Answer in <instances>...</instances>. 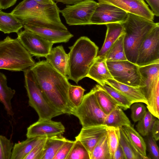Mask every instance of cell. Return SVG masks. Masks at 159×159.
I'll return each instance as SVG.
<instances>
[{
    "instance_id": "obj_1",
    "label": "cell",
    "mask_w": 159,
    "mask_h": 159,
    "mask_svg": "<svg viewBox=\"0 0 159 159\" xmlns=\"http://www.w3.org/2000/svg\"><path fill=\"white\" fill-rule=\"evenodd\" d=\"M29 68L51 103L63 114L74 115L76 108L68 97L71 84L67 77L57 72L45 60L35 63Z\"/></svg>"
},
{
    "instance_id": "obj_2",
    "label": "cell",
    "mask_w": 159,
    "mask_h": 159,
    "mask_svg": "<svg viewBox=\"0 0 159 159\" xmlns=\"http://www.w3.org/2000/svg\"><path fill=\"white\" fill-rule=\"evenodd\" d=\"M60 11L54 1L48 4H42L34 0H23L11 13L23 25L31 24L60 30H68L61 21Z\"/></svg>"
},
{
    "instance_id": "obj_3",
    "label": "cell",
    "mask_w": 159,
    "mask_h": 159,
    "mask_svg": "<svg viewBox=\"0 0 159 159\" xmlns=\"http://www.w3.org/2000/svg\"><path fill=\"white\" fill-rule=\"evenodd\" d=\"M69 48L67 77L77 84L87 76L97 56L98 48L89 38L83 36Z\"/></svg>"
},
{
    "instance_id": "obj_4",
    "label": "cell",
    "mask_w": 159,
    "mask_h": 159,
    "mask_svg": "<svg viewBox=\"0 0 159 159\" xmlns=\"http://www.w3.org/2000/svg\"><path fill=\"white\" fill-rule=\"evenodd\" d=\"M122 24L126 58L127 60L136 64L139 50L142 42L152 30L159 25V23L128 13L127 20Z\"/></svg>"
},
{
    "instance_id": "obj_5",
    "label": "cell",
    "mask_w": 159,
    "mask_h": 159,
    "mask_svg": "<svg viewBox=\"0 0 159 159\" xmlns=\"http://www.w3.org/2000/svg\"><path fill=\"white\" fill-rule=\"evenodd\" d=\"M35 63L31 55L17 38L8 36L0 41V69L23 71Z\"/></svg>"
},
{
    "instance_id": "obj_6",
    "label": "cell",
    "mask_w": 159,
    "mask_h": 159,
    "mask_svg": "<svg viewBox=\"0 0 159 159\" xmlns=\"http://www.w3.org/2000/svg\"><path fill=\"white\" fill-rule=\"evenodd\" d=\"M23 71L25 87L29 98V104L37 113L39 117L38 120L51 119L63 114L49 101L30 68Z\"/></svg>"
},
{
    "instance_id": "obj_7",
    "label": "cell",
    "mask_w": 159,
    "mask_h": 159,
    "mask_svg": "<svg viewBox=\"0 0 159 159\" xmlns=\"http://www.w3.org/2000/svg\"><path fill=\"white\" fill-rule=\"evenodd\" d=\"M74 116L82 127L103 124L107 116L100 107L93 88L84 95L82 103L76 108Z\"/></svg>"
},
{
    "instance_id": "obj_8",
    "label": "cell",
    "mask_w": 159,
    "mask_h": 159,
    "mask_svg": "<svg viewBox=\"0 0 159 159\" xmlns=\"http://www.w3.org/2000/svg\"><path fill=\"white\" fill-rule=\"evenodd\" d=\"M98 4L93 0H84L67 5L60 13L69 25H90L92 16Z\"/></svg>"
},
{
    "instance_id": "obj_9",
    "label": "cell",
    "mask_w": 159,
    "mask_h": 159,
    "mask_svg": "<svg viewBox=\"0 0 159 159\" xmlns=\"http://www.w3.org/2000/svg\"><path fill=\"white\" fill-rule=\"evenodd\" d=\"M113 79L120 83L134 87H140L141 77L139 66L126 60L107 61Z\"/></svg>"
},
{
    "instance_id": "obj_10",
    "label": "cell",
    "mask_w": 159,
    "mask_h": 159,
    "mask_svg": "<svg viewBox=\"0 0 159 159\" xmlns=\"http://www.w3.org/2000/svg\"><path fill=\"white\" fill-rule=\"evenodd\" d=\"M159 63V25L154 28L141 44L136 64L139 66Z\"/></svg>"
},
{
    "instance_id": "obj_11",
    "label": "cell",
    "mask_w": 159,
    "mask_h": 159,
    "mask_svg": "<svg viewBox=\"0 0 159 159\" xmlns=\"http://www.w3.org/2000/svg\"><path fill=\"white\" fill-rule=\"evenodd\" d=\"M17 39L30 54L36 58L45 57L54 44L37 34L27 30L17 33Z\"/></svg>"
},
{
    "instance_id": "obj_12",
    "label": "cell",
    "mask_w": 159,
    "mask_h": 159,
    "mask_svg": "<svg viewBox=\"0 0 159 159\" xmlns=\"http://www.w3.org/2000/svg\"><path fill=\"white\" fill-rule=\"evenodd\" d=\"M128 16V13L115 6L98 2L91 19L90 25L122 23L127 20Z\"/></svg>"
},
{
    "instance_id": "obj_13",
    "label": "cell",
    "mask_w": 159,
    "mask_h": 159,
    "mask_svg": "<svg viewBox=\"0 0 159 159\" xmlns=\"http://www.w3.org/2000/svg\"><path fill=\"white\" fill-rule=\"evenodd\" d=\"M65 131V127L60 122L38 120L27 128L26 136L27 138L48 137L62 135Z\"/></svg>"
},
{
    "instance_id": "obj_14",
    "label": "cell",
    "mask_w": 159,
    "mask_h": 159,
    "mask_svg": "<svg viewBox=\"0 0 159 159\" xmlns=\"http://www.w3.org/2000/svg\"><path fill=\"white\" fill-rule=\"evenodd\" d=\"M110 4L130 13L153 21L154 15L144 0H97Z\"/></svg>"
},
{
    "instance_id": "obj_15",
    "label": "cell",
    "mask_w": 159,
    "mask_h": 159,
    "mask_svg": "<svg viewBox=\"0 0 159 159\" xmlns=\"http://www.w3.org/2000/svg\"><path fill=\"white\" fill-rule=\"evenodd\" d=\"M108 126L102 124L82 127L80 133L75 137L88 151L90 157L95 145L102 136L107 132Z\"/></svg>"
},
{
    "instance_id": "obj_16",
    "label": "cell",
    "mask_w": 159,
    "mask_h": 159,
    "mask_svg": "<svg viewBox=\"0 0 159 159\" xmlns=\"http://www.w3.org/2000/svg\"><path fill=\"white\" fill-rule=\"evenodd\" d=\"M139 70L141 79L140 87L147 100L159 84V63L139 66Z\"/></svg>"
},
{
    "instance_id": "obj_17",
    "label": "cell",
    "mask_w": 159,
    "mask_h": 159,
    "mask_svg": "<svg viewBox=\"0 0 159 159\" xmlns=\"http://www.w3.org/2000/svg\"><path fill=\"white\" fill-rule=\"evenodd\" d=\"M23 26L24 29L33 32L53 44L67 43L74 36L68 30H60L28 24Z\"/></svg>"
},
{
    "instance_id": "obj_18",
    "label": "cell",
    "mask_w": 159,
    "mask_h": 159,
    "mask_svg": "<svg viewBox=\"0 0 159 159\" xmlns=\"http://www.w3.org/2000/svg\"><path fill=\"white\" fill-rule=\"evenodd\" d=\"M46 61L57 72L65 76L68 73V54L62 45L52 48L46 56Z\"/></svg>"
},
{
    "instance_id": "obj_19",
    "label": "cell",
    "mask_w": 159,
    "mask_h": 159,
    "mask_svg": "<svg viewBox=\"0 0 159 159\" xmlns=\"http://www.w3.org/2000/svg\"><path fill=\"white\" fill-rule=\"evenodd\" d=\"M86 77L94 80L101 86L106 83L108 80L113 79L106 58L99 57L95 58Z\"/></svg>"
},
{
    "instance_id": "obj_20",
    "label": "cell",
    "mask_w": 159,
    "mask_h": 159,
    "mask_svg": "<svg viewBox=\"0 0 159 159\" xmlns=\"http://www.w3.org/2000/svg\"><path fill=\"white\" fill-rule=\"evenodd\" d=\"M107 27L103 45L96 57L105 58L108 51L118 39L124 33L122 23H116L105 25Z\"/></svg>"
},
{
    "instance_id": "obj_21",
    "label": "cell",
    "mask_w": 159,
    "mask_h": 159,
    "mask_svg": "<svg viewBox=\"0 0 159 159\" xmlns=\"http://www.w3.org/2000/svg\"><path fill=\"white\" fill-rule=\"evenodd\" d=\"M126 96L134 103L142 102L147 104L145 94L140 87H136L119 82L113 79L108 80L106 83Z\"/></svg>"
},
{
    "instance_id": "obj_22",
    "label": "cell",
    "mask_w": 159,
    "mask_h": 159,
    "mask_svg": "<svg viewBox=\"0 0 159 159\" xmlns=\"http://www.w3.org/2000/svg\"><path fill=\"white\" fill-rule=\"evenodd\" d=\"M43 137L27 138L15 143L12 151L11 159H24Z\"/></svg>"
},
{
    "instance_id": "obj_23",
    "label": "cell",
    "mask_w": 159,
    "mask_h": 159,
    "mask_svg": "<svg viewBox=\"0 0 159 159\" xmlns=\"http://www.w3.org/2000/svg\"><path fill=\"white\" fill-rule=\"evenodd\" d=\"M0 10V31L4 34L18 33L23 27L22 23L11 13H7Z\"/></svg>"
},
{
    "instance_id": "obj_24",
    "label": "cell",
    "mask_w": 159,
    "mask_h": 159,
    "mask_svg": "<svg viewBox=\"0 0 159 159\" xmlns=\"http://www.w3.org/2000/svg\"><path fill=\"white\" fill-rule=\"evenodd\" d=\"M15 90L9 87L6 76L0 72V102L3 105L7 114L13 116L11 100L15 93Z\"/></svg>"
},
{
    "instance_id": "obj_25",
    "label": "cell",
    "mask_w": 159,
    "mask_h": 159,
    "mask_svg": "<svg viewBox=\"0 0 159 159\" xmlns=\"http://www.w3.org/2000/svg\"><path fill=\"white\" fill-rule=\"evenodd\" d=\"M93 89L98 103L106 115H108L119 106L118 104L101 85L96 84Z\"/></svg>"
},
{
    "instance_id": "obj_26",
    "label": "cell",
    "mask_w": 159,
    "mask_h": 159,
    "mask_svg": "<svg viewBox=\"0 0 159 159\" xmlns=\"http://www.w3.org/2000/svg\"><path fill=\"white\" fill-rule=\"evenodd\" d=\"M66 140L61 134L47 137L41 159H53Z\"/></svg>"
},
{
    "instance_id": "obj_27",
    "label": "cell",
    "mask_w": 159,
    "mask_h": 159,
    "mask_svg": "<svg viewBox=\"0 0 159 159\" xmlns=\"http://www.w3.org/2000/svg\"><path fill=\"white\" fill-rule=\"evenodd\" d=\"M103 124L108 127L118 128L131 125L122 109L119 106L106 116Z\"/></svg>"
},
{
    "instance_id": "obj_28",
    "label": "cell",
    "mask_w": 159,
    "mask_h": 159,
    "mask_svg": "<svg viewBox=\"0 0 159 159\" xmlns=\"http://www.w3.org/2000/svg\"><path fill=\"white\" fill-rule=\"evenodd\" d=\"M119 143L122 147L126 159H148L136 150L125 132L122 127L119 128Z\"/></svg>"
},
{
    "instance_id": "obj_29",
    "label": "cell",
    "mask_w": 159,
    "mask_h": 159,
    "mask_svg": "<svg viewBox=\"0 0 159 159\" xmlns=\"http://www.w3.org/2000/svg\"><path fill=\"white\" fill-rule=\"evenodd\" d=\"M125 132L137 151L143 156H147V145L142 137L131 125L122 127Z\"/></svg>"
},
{
    "instance_id": "obj_30",
    "label": "cell",
    "mask_w": 159,
    "mask_h": 159,
    "mask_svg": "<svg viewBox=\"0 0 159 159\" xmlns=\"http://www.w3.org/2000/svg\"><path fill=\"white\" fill-rule=\"evenodd\" d=\"M124 33L118 39L111 48L106 57L107 61L127 60L124 43Z\"/></svg>"
},
{
    "instance_id": "obj_31",
    "label": "cell",
    "mask_w": 159,
    "mask_h": 159,
    "mask_svg": "<svg viewBox=\"0 0 159 159\" xmlns=\"http://www.w3.org/2000/svg\"><path fill=\"white\" fill-rule=\"evenodd\" d=\"M90 159H111L108 144L107 132L102 136L95 145Z\"/></svg>"
},
{
    "instance_id": "obj_32",
    "label": "cell",
    "mask_w": 159,
    "mask_h": 159,
    "mask_svg": "<svg viewBox=\"0 0 159 159\" xmlns=\"http://www.w3.org/2000/svg\"><path fill=\"white\" fill-rule=\"evenodd\" d=\"M124 110L130 108L133 102L126 96L110 85L105 83L101 86Z\"/></svg>"
},
{
    "instance_id": "obj_33",
    "label": "cell",
    "mask_w": 159,
    "mask_h": 159,
    "mask_svg": "<svg viewBox=\"0 0 159 159\" xmlns=\"http://www.w3.org/2000/svg\"><path fill=\"white\" fill-rule=\"evenodd\" d=\"M154 117L148 111H146L143 117L138 121L136 125V129L143 136H147L151 132L152 128L156 120Z\"/></svg>"
},
{
    "instance_id": "obj_34",
    "label": "cell",
    "mask_w": 159,
    "mask_h": 159,
    "mask_svg": "<svg viewBox=\"0 0 159 159\" xmlns=\"http://www.w3.org/2000/svg\"><path fill=\"white\" fill-rule=\"evenodd\" d=\"M85 89L80 86L71 84L68 89V97L71 104L76 108L82 102Z\"/></svg>"
},
{
    "instance_id": "obj_35",
    "label": "cell",
    "mask_w": 159,
    "mask_h": 159,
    "mask_svg": "<svg viewBox=\"0 0 159 159\" xmlns=\"http://www.w3.org/2000/svg\"><path fill=\"white\" fill-rule=\"evenodd\" d=\"M66 159H90L89 154L79 141L75 140L74 145Z\"/></svg>"
},
{
    "instance_id": "obj_36",
    "label": "cell",
    "mask_w": 159,
    "mask_h": 159,
    "mask_svg": "<svg viewBox=\"0 0 159 159\" xmlns=\"http://www.w3.org/2000/svg\"><path fill=\"white\" fill-rule=\"evenodd\" d=\"M107 142L111 159L119 144V128L108 127L107 131Z\"/></svg>"
},
{
    "instance_id": "obj_37",
    "label": "cell",
    "mask_w": 159,
    "mask_h": 159,
    "mask_svg": "<svg viewBox=\"0 0 159 159\" xmlns=\"http://www.w3.org/2000/svg\"><path fill=\"white\" fill-rule=\"evenodd\" d=\"M13 145L10 139L0 135V159H11Z\"/></svg>"
},
{
    "instance_id": "obj_38",
    "label": "cell",
    "mask_w": 159,
    "mask_h": 159,
    "mask_svg": "<svg viewBox=\"0 0 159 159\" xmlns=\"http://www.w3.org/2000/svg\"><path fill=\"white\" fill-rule=\"evenodd\" d=\"M131 118L133 121L136 122L141 119L146 112L145 106L142 102H134L131 106Z\"/></svg>"
},
{
    "instance_id": "obj_39",
    "label": "cell",
    "mask_w": 159,
    "mask_h": 159,
    "mask_svg": "<svg viewBox=\"0 0 159 159\" xmlns=\"http://www.w3.org/2000/svg\"><path fill=\"white\" fill-rule=\"evenodd\" d=\"M47 138L43 137L24 159H41Z\"/></svg>"
},
{
    "instance_id": "obj_40",
    "label": "cell",
    "mask_w": 159,
    "mask_h": 159,
    "mask_svg": "<svg viewBox=\"0 0 159 159\" xmlns=\"http://www.w3.org/2000/svg\"><path fill=\"white\" fill-rule=\"evenodd\" d=\"M75 143V141L67 139L60 148L53 159H66Z\"/></svg>"
},
{
    "instance_id": "obj_41",
    "label": "cell",
    "mask_w": 159,
    "mask_h": 159,
    "mask_svg": "<svg viewBox=\"0 0 159 159\" xmlns=\"http://www.w3.org/2000/svg\"><path fill=\"white\" fill-rule=\"evenodd\" d=\"M152 136H149L147 139V145L150 158L159 159V150L158 146Z\"/></svg>"
},
{
    "instance_id": "obj_42",
    "label": "cell",
    "mask_w": 159,
    "mask_h": 159,
    "mask_svg": "<svg viewBox=\"0 0 159 159\" xmlns=\"http://www.w3.org/2000/svg\"><path fill=\"white\" fill-rule=\"evenodd\" d=\"M152 9L154 15L159 16V0H145Z\"/></svg>"
},
{
    "instance_id": "obj_43",
    "label": "cell",
    "mask_w": 159,
    "mask_h": 159,
    "mask_svg": "<svg viewBox=\"0 0 159 159\" xmlns=\"http://www.w3.org/2000/svg\"><path fill=\"white\" fill-rule=\"evenodd\" d=\"M159 121L158 119L156 120L152 128L151 132L152 136L156 141L159 139Z\"/></svg>"
},
{
    "instance_id": "obj_44",
    "label": "cell",
    "mask_w": 159,
    "mask_h": 159,
    "mask_svg": "<svg viewBox=\"0 0 159 159\" xmlns=\"http://www.w3.org/2000/svg\"><path fill=\"white\" fill-rule=\"evenodd\" d=\"M113 159H126L123 148L119 143L114 154Z\"/></svg>"
},
{
    "instance_id": "obj_45",
    "label": "cell",
    "mask_w": 159,
    "mask_h": 159,
    "mask_svg": "<svg viewBox=\"0 0 159 159\" xmlns=\"http://www.w3.org/2000/svg\"><path fill=\"white\" fill-rule=\"evenodd\" d=\"M56 2H60L67 5H72L84 0H53Z\"/></svg>"
},
{
    "instance_id": "obj_46",
    "label": "cell",
    "mask_w": 159,
    "mask_h": 159,
    "mask_svg": "<svg viewBox=\"0 0 159 159\" xmlns=\"http://www.w3.org/2000/svg\"><path fill=\"white\" fill-rule=\"evenodd\" d=\"M38 3L42 4H47L50 3L53 1V0H34Z\"/></svg>"
}]
</instances>
